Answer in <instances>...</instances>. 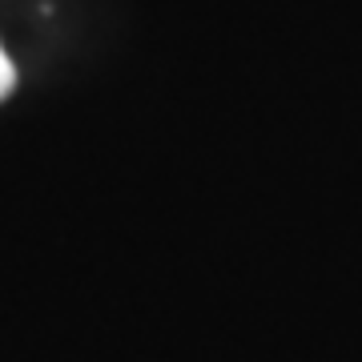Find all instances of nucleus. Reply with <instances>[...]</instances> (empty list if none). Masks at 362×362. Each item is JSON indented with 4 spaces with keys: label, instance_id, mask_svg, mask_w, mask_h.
I'll use <instances>...</instances> for the list:
<instances>
[{
    "label": "nucleus",
    "instance_id": "obj_1",
    "mask_svg": "<svg viewBox=\"0 0 362 362\" xmlns=\"http://www.w3.org/2000/svg\"><path fill=\"white\" fill-rule=\"evenodd\" d=\"M13 81H16V73H13V61L4 57V49H0V97H4V93L13 89Z\"/></svg>",
    "mask_w": 362,
    "mask_h": 362
}]
</instances>
